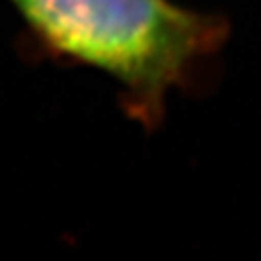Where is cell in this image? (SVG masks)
<instances>
[{
  "instance_id": "1",
  "label": "cell",
  "mask_w": 261,
  "mask_h": 261,
  "mask_svg": "<svg viewBox=\"0 0 261 261\" xmlns=\"http://www.w3.org/2000/svg\"><path fill=\"white\" fill-rule=\"evenodd\" d=\"M54 49L95 66L156 115L169 89L222 39L216 19L169 0H13Z\"/></svg>"
}]
</instances>
